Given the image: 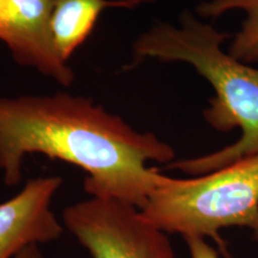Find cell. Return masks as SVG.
<instances>
[{
  "mask_svg": "<svg viewBox=\"0 0 258 258\" xmlns=\"http://www.w3.org/2000/svg\"><path fill=\"white\" fill-rule=\"evenodd\" d=\"M233 10L243 11L246 17L228 53L243 62L258 61V0H211L200 5L198 12L202 17L217 18Z\"/></svg>",
  "mask_w": 258,
  "mask_h": 258,
  "instance_id": "cell-8",
  "label": "cell"
},
{
  "mask_svg": "<svg viewBox=\"0 0 258 258\" xmlns=\"http://www.w3.org/2000/svg\"><path fill=\"white\" fill-rule=\"evenodd\" d=\"M150 0H55L49 17V34L56 55L63 62L72 56L95 28L106 8H133Z\"/></svg>",
  "mask_w": 258,
  "mask_h": 258,
  "instance_id": "cell-7",
  "label": "cell"
},
{
  "mask_svg": "<svg viewBox=\"0 0 258 258\" xmlns=\"http://www.w3.org/2000/svg\"><path fill=\"white\" fill-rule=\"evenodd\" d=\"M141 213L165 233L212 238L228 258L222 228L247 227L258 239V154L198 178L163 176Z\"/></svg>",
  "mask_w": 258,
  "mask_h": 258,
  "instance_id": "cell-3",
  "label": "cell"
},
{
  "mask_svg": "<svg viewBox=\"0 0 258 258\" xmlns=\"http://www.w3.org/2000/svg\"><path fill=\"white\" fill-rule=\"evenodd\" d=\"M184 239L188 244L191 258H220V253L208 245L203 238L189 237Z\"/></svg>",
  "mask_w": 258,
  "mask_h": 258,
  "instance_id": "cell-9",
  "label": "cell"
},
{
  "mask_svg": "<svg viewBox=\"0 0 258 258\" xmlns=\"http://www.w3.org/2000/svg\"><path fill=\"white\" fill-rule=\"evenodd\" d=\"M54 2L0 0V41L17 63L70 86L74 79L73 71L56 55L49 34Z\"/></svg>",
  "mask_w": 258,
  "mask_h": 258,
  "instance_id": "cell-5",
  "label": "cell"
},
{
  "mask_svg": "<svg viewBox=\"0 0 258 258\" xmlns=\"http://www.w3.org/2000/svg\"><path fill=\"white\" fill-rule=\"evenodd\" d=\"M15 258H42V253L37 245H31L22 251L21 253L17 254Z\"/></svg>",
  "mask_w": 258,
  "mask_h": 258,
  "instance_id": "cell-10",
  "label": "cell"
},
{
  "mask_svg": "<svg viewBox=\"0 0 258 258\" xmlns=\"http://www.w3.org/2000/svg\"><path fill=\"white\" fill-rule=\"evenodd\" d=\"M62 220L92 258H175L165 232L121 200L78 202L64 209Z\"/></svg>",
  "mask_w": 258,
  "mask_h": 258,
  "instance_id": "cell-4",
  "label": "cell"
},
{
  "mask_svg": "<svg viewBox=\"0 0 258 258\" xmlns=\"http://www.w3.org/2000/svg\"><path fill=\"white\" fill-rule=\"evenodd\" d=\"M228 36L184 14L179 28L158 23L134 43L138 60L191 64L215 91L205 110L206 121L219 132L241 131L239 140L230 146L195 159L172 161L170 169L201 176L258 154V70L222 49Z\"/></svg>",
  "mask_w": 258,
  "mask_h": 258,
  "instance_id": "cell-2",
  "label": "cell"
},
{
  "mask_svg": "<svg viewBox=\"0 0 258 258\" xmlns=\"http://www.w3.org/2000/svg\"><path fill=\"white\" fill-rule=\"evenodd\" d=\"M41 153L88 172L91 198L117 199L141 211L164 175L150 160L170 164L172 147L140 133L84 97H0V170L6 185L22 179L24 157Z\"/></svg>",
  "mask_w": 258,
  "mask_h": 258,
  "instance_id": "cell-1",
  "label": "cell"
},
{
  "mask_svg": "<svg viewBox=\"0 0 258 258\" xmlns=\"http://www.w3.org/2000/svg\"><path fill=\"white\" fill-rule=\"evenodd\" d=\"M62 184L59 176L38 177L0 203V258H15L27 247L60 238L63 226L50 203Z\"/></svg>",
  "mask_w": 258,
  "mask_h": 258,
  "instance_id": "cell-6",
  "label": "cell"
}]
</instances>
